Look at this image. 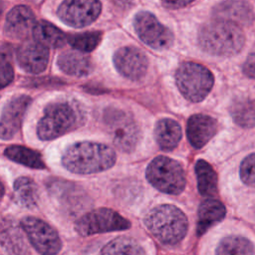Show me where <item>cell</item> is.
<instances>
[{"instance_id": "6da1fadb", "label": "cell", "mask_w": 255, "mask_h": 255, "mask_svg": "<svg viewBox=\"0 0 255 255\" xmlns=\"http://www.w3.org/2000/svg\"><path fill=\"white\" fill-rule=\"evenodd\" d=\"M117 159L115 150L107 144L81 141L70 145L62 156L66 169L78 174L97 173L111 168Z\"/></svg>"}, {"instance_id": "7a4b0ae2", "label": "cell", "mask_w": 255, "mask_h": 255, "mask_svg": "<svg viewBox=\"0 0 255 255\" xmlns=\"http://www.w3.org/2000/svg\"><path fill=\"white\" fill-rule=\"evenodd\" d=\"M198 43L202 50L211 55L229 57L242 50L245 37L240 26L215 19L200 28Z\"/></svg>"}, {"instance_id": "3957f363", "label": "cell", "mask_w": 255, "mask_h": 255, "mask_svg": "<svg viewBox=\"0 0 255 255\" xmlns=\"http://www.w3.org/2000/svg\"><path fill=\"white\" fill-rule=\"evenodd\" d=\"M143 222L151 234L166 245L180 242L188 229L186 215L178 207L171 204L153 207L145 214Z\"/></svg>"}, {"instance_id": "277c9868", "label": "cell", "mask_w": 255, "mask_h": 255, "mask_svg": "<svg viewBox=\"0 0 255 255\" xmlns=\"http://www.w3.org/2000/svg\"><path fill=\"white\" fill-rule=\"evenodd\" d=\"M81 122L79 108L70 102H55L45 109L37 126V133L40 139L51 140L76 128Z\"/></svg>"}, {"instance_id": "5b68a950", "label": "cell", "mask_w": 255, "mask_h": 255, "mask_svg": "<svg viewBox=\"0 0 255 255\" xmlns=\"http://www.w3.org/2000/svg\"><path fill=\"white\" fill-rule=\"evenodd\" d=\"M147 181L157 190L167 194H179L185 187V173L179 162L159 155L146 167Z\"/></svg>"}, {"instance_id": "8992f818", "label": "cell", "mask_w": 255, "mask_h": 255, "mask_svg": "<svg viewBox=\"0 0 255 255\" xmlns=\"http://www.w3.org/2000/svg\"><path fill=\"white\" fill-rule=\"evenodd\" d=\"M175 82L183 97L191 102H201L213 87L214 78L204 66L194 63H182L176 70Z\"/></svg>"}, {"instance_id": "52a82bcc", "label": "cell", "mask_w": 255, "mask_h": 255, "mask_svg": "<svg viewBox=\"0 0 255 255\" xmlns=\"http://www.w3.org/2000/svg\"><path fill=\"white\" fill-rule=\"evenodd\" d=\"M104 123L114 144L125 152L132 151L140 137L134 119L126 111L109 108L104 112Z\"/></svg>"}, {"instance_id": "ba28073f", "label": "cell", "mask_w": 255, "mask_h": 255, "mask_svg": "<svg viewBox=\"0 0 255 255\" xmlns=\"http://www.w3.org/2000/svg\"><path fill=\"white\" fill-rule=\"evenodd\" d=\"M130 227V222L117 211L110 208H98L82 215L75 224V229L81 236L98 233L125 230Z\"/></svg>"}, {"instance_id": "9c48e42d", "label": "cell", "mask_w": 255, "mask_h": 255, "mask_svg": "<svg viewBox=\"0 0 255 255\" xmlns=\"http://www.w3.org/2000/svg\"><path fill=\"white\" fill-rule=\"evenodd\" d=\"M21 226L33 247L42 255H57L62 249V241L58 232L45 221L26 216Z\"/></svg>"}, {"instance_id": "30bf717a", "label": "cell", "mask_w": 255, "mask_h": 255, "mask_svg": "<svg viewBox=\"0 0 255 255\" xmlns=\"http://www.w3.org/2000/svg\"><path fill=\"white\" fill-rule=\"evenodd\" d=\"M134 29L139 39L147 46L164 50L173 43V34L149 12H139L134 17Z\"/></svg>"}, {"instance_id": "8fae6325", "label": "cell", "mask_w": 255, "mask_h": 255, "mask_svg": "<svg viewBox=\"0 0 255 255\" xmlns=\"http://www.w3.org/2000/svg\"><path fill=\"white\" fill-rule=\"evenodd\" d=\"M101 10L100 0H64L57 14L67 25L82 28L92 24L99 17Z\"/></svg>"}, {"instance_id": "7c38bea8", "label": "cell", "mask_w": 255, "mask_h": 255, "mask_svg": "<svg viewBox=\"0 0 255 255\" xmlns=\"http://www.w3.org/2000/svg\"><path fill=\"white\" fill-rule=\"evenodd\" d=\"M50 193L60 206L70 214L80 213L89 205V199L84 190L74 182L53 179L48 184Z\"/></svg>"}, {"instance_id": "4fadbf2b", "label": "cell", "mask_w": 255, "mask_h": 255, "mask_svg": "<svg viewBox=\"0 0 255 255\" xmlns=\"http://www.w3.org/2000/svg\"><path fill=\"white\" fill-rule=\"evenodd\" d=\"M114 64L122 76L131 81L142 79L148 67L145 54L132 46H126L117 50L114 54Z\"/></svg>"}, {"instance_id": "5bb4252c", "label": "cell", "mask_w": 255, "mask_h": 255, "mask_svg": "<svg viewBox=\"0 0 255 255\" xmlns=\"http://www.w3.org/2000/svg\"><path fill=\"white\" fill-rule=\"evenodd\" d=\"M19 66L27 73L40 74L44 72L49 62V50L37 41H26L17 50Z\"/></svg>"}, {"instance_id": "9a60e30c", "label": "cell", "mask_w": 255, "mask_h": 255, "mask_svg": "<svg viewBox=\"0 0 255 255\" xmlns=\"http://www.w3.org/2000/svg\"><path fill=\"white\" fill-rule=\"evenodd\" d=\"M30 97L21 95L12 98L3 108L1 115V138H11L19 129L24 115L30 106Z\"/></svg>"}, {"instance_id": "2e32d148", "label": "cell", "mask_w": 255, "mask_h": 255, "mask_svg": "<svg viewBox=\"0 0 255 255\" xmlns=\"http://www.w3.org/2000/svg\"><path fill=\"white\" fill-rule=\"evenodd\" d=\"M36 23L32 10L27 6L18 5L8 12L4 24V32L11 39L22 40L33 33Z\"/></svg>"}, {"instance_id": "e0dca14e", "label": "cell", "mask_w": 255, "mask_h": 255, "mask_svg": "<svg viewBox=\"0 0 255 255\" xmlns=\"http://www.w3.org/2000/svg\"><path fill=\"white\" fill-rule=\"evenodd\" d=\"M215 19L234 23L238 26H249L254 20L253 8L244 0H227L219 3L213 9Z\"/></svg>"}, {"instance_id": "ac0fdd59", "label": "cell", "mask_w": 255, "mask_h": 255, "mask_svg": "<svg viewBox=\"0 0 255 255\" xmlns=\"http://www.w3.org/2000/svg\"><path fill=\"white\" fill-rule=\"evenodd\" d=\"M217 122L210 116L197 114L189 118L186 125V135L194 148L204 146L216 133Z\"/></svg>"}, {"instance_id": "d6986e66", "label": "cell", "mask_w": 255, "mask_h": 255, "mask_svg": "<svg viewBox=\"0 0 255 255\" xmlns=\"http://www.w3.org/2000/svg\"><path fill=\"white\" fill-rule=\"evenodd\" d=\"M1 246L8 255H24L27 245L23 232L18 224L9 217H3L1 222Z\"/></svg>"}, {"instance_id": "ffe728a7", "label": "cell", "mask_w": 255, "mask_h": 255, "mask_svg": "<svg viewBox=\"0 0 255 255\" xmlns=\"http://www.w3.org/2000/svg\"><path fill=\"white\" fill-rule=\"evenodd\" d=\"M58 67L65 74L84 77L94 70L91 58L80 51H66L58 57Z\"/></svg>"}, {"instance_id": "44dd1931", "label": "cell", "mask_w": 255, "mask_h": 255, "mask_svg": "<svg viewBox=\"0 0 255 255\" xmlns=\"http://www.w3.org/2000/svg\"><path fill=\"white\" fill-rule=\"evenodd\" d=\"M226 213L224 205L216 199L203 200L198 208L197 234L202 235L215 223L220 222Z\"/></svg>"}, {"instance_id": "7402d4cb", "label": "cell", "mask_w": 255, "mask_h": 255, "mask_svg": "<svg viewBox=\"0 0 255 255\" xmlns=\"http://www.w3.org/2000/svg\"><path fill=\"white\" fill-rule=\"evenodd\" d=\"M181 128L171 119L158 121L154 128V137L162 150H172L181 139Z\"/></svg>"}, {"instance_id": "603a6c76", "label": "cell", "mask_w": 255, "mask_h": 255, "mask_svg": "<svg viewBox=\"0 0 255 255\" xmlns=\"http://www.w3.org/2000/svg\"><path fill=\"white\" fill-rule=\"evenodd\" d=\"M33 38L47 48H61L66 43V35L52 23L40 20L33 29Z\"/></svg>"}, {"instance_id": "cb8c5ba5", "label": "cell", "mask_w": 255, "mask_h": 255, "mask_svg": "<svg viewBox=\"0 0 255 255\" xmlns=\"http://www.w3.org/2000/svg\"><path fill=\"white\" fill-rule=\"evenodd\" d=\"M230 114L238 126L247 128L255 127V100L247 97L236 98L230 106Z\"/></svg>"}, {"instance_id": "d4e9b609", "label": "cell", "mask_w": 255, "mask_h": 255, "mask_svg": "<svg viewBox=\"0 0 255 255\" xmlns=\"http://www.w3.org/2000/svg\"><path fill=\"white\" fill-rule=\"evenodd\" d=\"M14 195L17 203L26 208H34L39 201L38 186L33 179L18 177L14 182Z\"/></svg>"}, {"instance_id": "484cf974", "label": "cell", "mask_w": 255, "mask_h": 255, "mask_svg": "<svg viewBox=\"0 0 255 255\" xmlns=\"http://www.w3.org/2000/svg\"><path fill=\"white\" fill-rule=\"evenodd\" d=\"M197 188L201 195L212 196L217 191V174L205 160L199 159L195 164Z\"/></svg>"}, {"instance_id": "4316f807", "label": "cell", "mask_w": 255, "mask_h": 255, "mask_svg": "<svg viewBox=\"0 0 255 255\" xmlns=\"http://www.w3.org/2000/svg\"><path fill=\"white\" fill-rule=\"evenodd\" d=\"M100 255H145L141 245L128 236L117 237L108 242L101 250Z\"/></svg>"}, {"instance_id": "83f0119b", "label": "cell", "mask_w": 255, "mask_h": 255, "mask_svg": "<svg viewBox=\"0 0 255 255\" xmlns=\"http://www.w3.org/2000/svg\"><path fill=\"white\" fill-rule=\"evenodd\" d=\"M253 243L245 237L231 235L223 238L217 248L215 255H254Z\"/></svg>"}, {"instance_id": "f1b7e54d", "label": "cell", "mask_w": 255, "mask_h": 255, "mask_svg": "<svg viewBox=\"0 0 255 255\" xmlns=\"http://www.w3.org/2000/svg\"><path fill=\"white\" fill-rule=\"evenodd\" d=\"M4 154L9 159L17 163L23 164L25 166H28L30 168H36V169L45 168V163L40 153L26 146L10 145L5 149Z\"/></svg>"}, {"instance_id": "f546056e", "label": "cell", "mask_w": 255, "mask_h": 255, "mask_svg": "<svg viewBox=\"0 0 255 255\" xmlns=\"http://www.w3.org/2000/svg\"><path fill=\"white\" fill-rule=\"evenodd\" d=\"M102 39V33L98 31L94 32H84L80 34L71 35L68 38L69 44L77 51L82 53L92 52Z\"/></svg>"}, {"instance_id": "4dcf8cb0", "label": "cell", "mask_w": 255, "mask_h": 255, "mask_svg": "<svg viewBox=\"0 0 255 255\" xmlns=\"http://www.w3.org/2000/svg\"><path fill=\"white\" fill-rule=\"evenodd\" d=\"M240 177L245 184L255 187V153L249 154L242 160Z\"/></svg>"}, {"instance_id": "1f68e13d", "label": "cell", "mask_w": 255, "mask_h": 255, "mask_svg": "<svg viewBox=\"0 0 255 255\" xmlns=\"http://www.w3.org/2000/svg\"><path fill=\"white\" fill-rule=\"evenodd\" d=\"M14 78L13 67L10 61V56L4 50L1 56V66H0V83L2 87L9 85Z\"/></svg>"}, {"instance_id": "d6a6232c", "label": "cell", "mask_w": 255, "mask_h": 255, "mask_svg": "<svg viewBox=\"0 0 255 255\" xmlns=\"http://www.w3.org/2000/svg\"><path fill=\"white\" fill-rule=\"evenodd\" d=\"M243 73L247 77L255 79V51L251 52L246 58V61L243 64Z\"/></svg>"}, {"instance_id": "836d02e7", "label": "cell", "mask_w": 255, "mask_h": 255, "mask_svg": "<svg viewBox=\"0 0 255 255\" xmlns=\"http://www.w3.org/2000/svg\"><path fill=\"white\" fill-rule=\"evenodd\" d=\"M194 0H161L162 4L170 9H177L186 6Z\"/></svg>"}, {"instance_id": "e575fe53", "label": "cell", "mask_w": 255, "mask_h": 255, "mask_svg": "<svg viewBox=\"0 0 255 255\" xmlns=\"http://www.w3.org/2000/svg\"><path fill=\"white\" fill-rule=\"evenodd\" d=\"M113 1H115L116 3H118V4H120V5H128L129 4V0H113Z\"/></svg>"}]
</instances>
